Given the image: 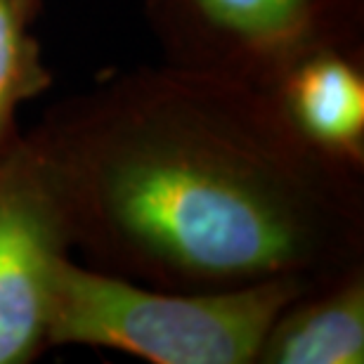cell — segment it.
Returning a JSON list of instances; mask_svg holds the SVG:
<instances>
[{"label": "cell", "instance_id": "obj_6", "mask_svg": "<svg viewBox=\"0 0 364 364\" xmlns=\"http://www.w3.org/2000/svg\"><path fill=\"white\" fill-rule=\"evenodd\" d=\"M364 362V263L317 282L272 322L256 364Z\"/></svg>", "mask_w": 364, "mask_h": 364}, {"label": "cell", "instance_id": "obj_2", "mask_svg": "<svg viewBox=\"0 0 364 364\" xmlns=\"http://www.w3.org/2000/svg\"><path fill=\"white\" fill-rule=\"evenodd\" d=\"M317 282L284 277L220 291H173L67 256L53 282L48 343L50 350L109 348L151 364H256L277 315Z\"/></svg>", "mask_w": 364, "mask_h": 364}, {"label": "cell", "instance_id": "obj_7", "mask_svg": "<svg viewBox=\"0 0 364 364\" xmlns=\"http://www.w3.org/2000/svg\"><path fill=\"white\" fill-rule=\"evenodd\" d=\"M53 85L33 21L14 0H0V161L21 142L19 109Z\"/></svg>", "mask_w": 364, "mask_h": 364}, {"label": "cell", "instance_id": "obj_8", "mask_svg": "<svg viewBox=\"0 0 364 364\" xmlns=\"http://www.w3.org/2000/svg\"><path fill=\"white\" fill-rule=\"evenodd\" d=\"M14 3L26 14V19H31L36 24V19H38V14H41V7H43V0H14Z\"/></svg>", "mask_w": 364, "mask_h": 364}, {"label": "cell", "instance_id": "obj_4", "mask_svg": "<svg viewBox=\"0 0 364 364\" xmlns=\"http://www.w3.org/2000/svg\"><path fill=\"white\" fill-rule=\"evenodd\" d=\"M67 256L60 199L24 133L0 161V364H31L50 350L53 282Z\"/></svg>", "mask_w": 364, "mask_h": 364}, {"label": "cell", "instance_id": "obj_1", "mask_svg": "<svg viewBox=\"0 0 364 364\" xmlns=\"http://www.w3.org/2000/svg\"><path fill=\"white\" fill-rule=\"evenodd\" d=\"M26 135L71 253L102 272L220 291L364 263V171L312 147L265 88L161 62L62 97Z\"/></svg>", "mask_w": 364, "mask_h": 364}, {"label": "cell", "instance_id": "obj_3", "mask_svg": "<svg viewBox=\"0 0 364 364\" xmlns=\"http://www.w3.org/2000/svg\"><path fill=\"white\" fill-rule=\"evenodd\" d=\"M166 64L270 90L305 57L364 55V0H144Z\"/></svg>", "mask_w": 364, "mask_h": 364}, {"label": "cell", "instance_id": "obj_5", "mask_svg": "<svg viewBox=\"0 0 364 364\" xmlns=\"http://www.w3.org/2000/svg\"><path fill=\"white\" fill-rule=\"evenodd\" d=\"M270 92L312 147L364 171V55L341 50L310 55Z\"/></svg>", "mask_w": 364, "mask_h": 364}]
</instances>
